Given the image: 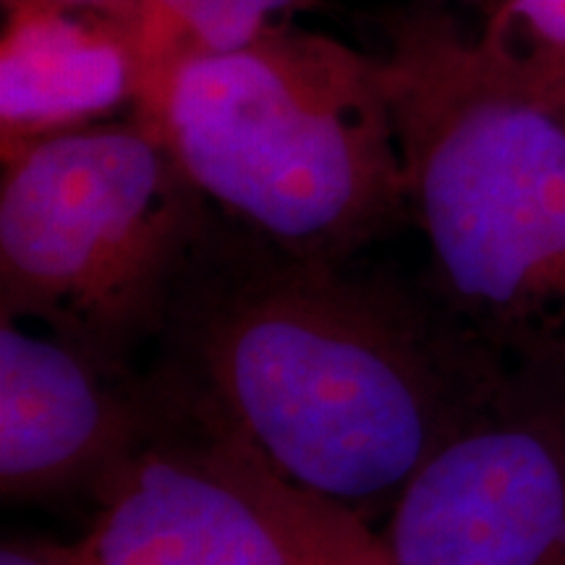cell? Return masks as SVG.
Instances as JSON below:
<instances>
[{
	"label": "cell",
	"instance_id": "10",
	"mask_svg": "<svg viewBox=\"0 0 565 565\" xmlns=\"http://www.w3.org/2000/svg\"><path fill=\"white\" fill-rule=\"evenodd\" d=\"M477 40L515 68L565 63V0H492Z\"/></svg>",
	"mask_w": 565,
	"mask_h": 565
},
{
	"label": "cell",
	"instance_id": "4",
	"mask_svg": "<svg viewBox=\"0 0 565 565\" xmlns=\"http://www.w3.org/2000/svg\"><path fill=\"white\" fill-rule=\"evenodd\" d=\"M215 221L134 113L42 139L3 160L0 317L134 366Z\"/></svg>",
	"mask_w": 565,
	"mask_h": 565
},
{
	"label": "cell",
	"instance_id": "1",
	"mask_svg": "<svg viewBox=\"0 0 565 565\" xmlns=\"http://www.w3.org/2000/svg\"><path fill=\"white\" fill-rule=\"evenodd\" d=\"M158 345L280 475L366 524L511 366L424 282L288 254L221 215Z\"/></svg>",
	"mask_w": 565,
	"mask_h": 565
},
{
	"label": "cell",
	"instance_id": "8",
	"mask_svg": "<svg viewBox=\"0 0 565 565\" xmlns=\"http://www.w3.org/2000/svg\"><path fill=\"white\" fill-rule=\"evenodd\" d=\"M3 11L0 158L139 108L145 71L129 26L51 0Z\"/></svg>",
	"mask_w": 565,
	"mask_h": 565
},
{
	"label": "cell",
	"instance_id": "14",
	"mask_svg": "<svg viewBox=\"0 0 565 565\" xmlns=\"http://www.w3.org/2000/svg\"><path fill=\"white\" fill-rule=\"evenodd\" d=\"M437 3H445V0H437ZM450 3H461V6H477V9H487L492 0H450Z\"/></svg>",
	"mask_w": 565,
	"mask_h": 565
},
{
	"label": "cell",
	"instance_id": "5",
	"mask_svg": "<svg viewBox=\"0 0 565 565\" xmlns=\"http://www.w3.org/2000/svg\"><path fill=\"white\" fill-rule=\"evenodd\" d=\"M150 427L89 494L76 565H393L356 513L280 475L166 366Z\"/></svg>",
	"mask_w": 565,
	"mask_h": 565
},
{
	"label": "cell",
	"instance_id": "2",
	"mask_svg": "<svg viewBox=\"0 0 565 565\" xmlns=\"http://www.w3.org/2000/svg\"><path fill=\"white\" fill-rule=\"evenodd\" d=\"M380 71L422 282L503 362L565 370V118L443 11L395 21Z\"/></svg>",
	"mask_w": 565,
	"mask_h": 565
},
{
	"label": "cell",
	"instance_id": "3",
	"mask_svg": "<svg viewBox=\"0 0 565 565\" xmlns=\"http://www.w3.org/2000/svg\"><path fill=\"white\" fill-rule=\"evenodd\" d=\"M134 116L225 223L288 254L345 263L412 217L380 55L324 32L183 61Z\"/></svg>",
	"mask_w": 565,
	"mask_h": 565
},
{
	"label": "cell",
	"instance_id": "6",
	"mask_svg": "<svg viewBox=\"0 0 565 565\" xmlns=\"http://www.w3.org/2000/svg\"><path fill=\"white\" fill-rule=\"evenodd\" d=\"M380 536L393 565H565V370L508 366Z\"/></svg>",
	"mask_w": 565,
	"mask_h": 565
},
{
	"label": "cell",
	"instance_id": "13",
	"mask_svg": "<svg viewBox=\"0 0 565 565\" xmlns=\"http://www.w3.org/2000/svg\"><path fill=\"white\" fill-rule=\"evenodd\" d=\"M19 3V0H3V6ZM51 3L68 6V9H84L103 13V17H110L116 21L126 24L134 34V19H137V3L139 0H51Z\"/></svg>",
	"mask_w": 565,
	"mask_h": 565
},
{
	"label": "cell",
	"instance_id": "11",
	"mask_svg": "<svg viewBox=\"0 0 565 565\" xmlns=\"http://www.w3.org/2000/svg\"><path fill=\"white\" fill-rule=\"evenodd\" d=\"M0 565H76L71 545L45 540H6Z\"/></svg>",
	"mask_w": 565,
	"mask_h": 565
},
{
	"label": "cell",
	"instance_id": "12",
	"mask_svg": "<svg viewBox=\"0 0 565 565\" xmlns=\"http://www.w3.org/2000/svg\"><path fill=\"white\" fill-rule=\"evenodd\" d=\"M511 68L536 92V95L542 97V100H547L565 118V63L534 66V68H515V66Z\"/></svg>",
	"mask_w": 565,
	"mask_h": 565
},
{
	"label": "cell",
	"instance_id": "9",
	"mask_svg": "<svg viewBox=\"0 0 565 565\" xmlns=\"http://www.w3.org/2000/svg\"><path fill=\"white\" fill-rule=\"evenodd\" d=\"M315 0H139L134 45L145 71V100L175 66L249 47L296 24ZM141 105V103H139Z\"/></svg>",
	"mask_w": 565,
	"mask_h": 565
},
{
	"label": "cell",
	"instance_id": "7",
	"mask_svg": "<svg viewBox=\"0 0 565 565\" xmlns=\"http://www.w3.org/2000/svg\"><path fill=\"white\" fill-rule=\"evenodd\" d=\"M0 320V494L34 503L92 492L150 427L152 370L139 374L51 330Z\"/></svg>",
	"mask_w": 565,
	"mask_h": 565
}]
</instances>
